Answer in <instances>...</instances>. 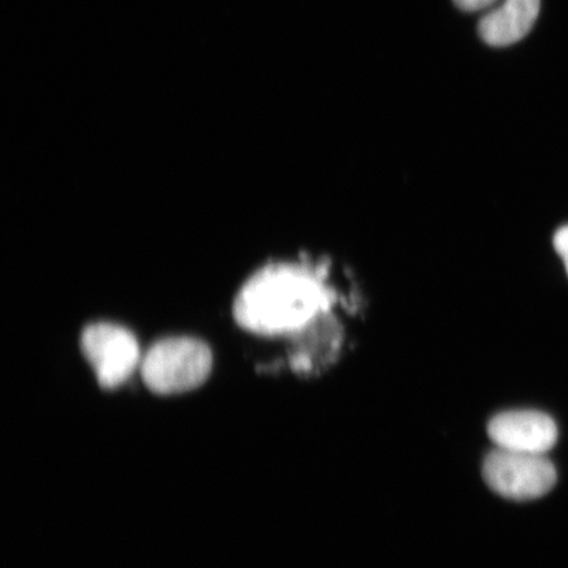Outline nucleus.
<instances>
[{
	"mask_svg": "<svg viewBox=\"0 0 568 568\" xmlns=\"http://www.w3.org/2000/svg\"><path fill=\"white\" fill-rule=\"evenodd\" d=\"M371 307L355 270L331 253L274 260L248 276L233 301V317L252 335L286 338L290 346L320 333L349 331Z\"/></svg>",
	"mask_w": 568,
	"mask_h": 568,
	"instance_id": "1",
	"label": "nucleus"
},
{
	"mask_svg": "<svg viewBox=\"0 0 568 568\" xmlns=\"http://www.w3.org/2000/svg\"><path fill=\"white\" fill-rule=\"evenodd\" d=\"M210 346L186 336L158 341L142 355L140 373L145 386L158 395H178L201 387L212 372Z\"/></svg>",
	"mask_w": 568,
	"mask_h": 568,
	"instance_id": "2",
	"label": "nucleus"
},
{
	"mask_svg": "<svg viewBox=\"0 0 568 568\" xmlns=\"http://www.w3.org/2000/svg\"><path fill=\"white\" fill-rule=\"evenodd\" d=\"M81 349L104 389L122 387L141 366L139 341L122 325L106 322L88 325L81 335Z\"/></svg>",
	"mask_w": 568,
	"mask_h": 568,
	"instance_id": "3",
	"label": "nucleus"
},
{
	"mask_svg": "<svg viewBox=\"0 0 568 568\" xmlns=\"http://www.w3.org/2000/svg\"><path fill=\"white\" fill-rule=\"evenodd\" d=\"M483 477L496 494L525 501L548 494L556 486L557 470L546 456L496 447L483 465Z\"/></svg>",
	"mask_w": 568,
	"mask_h": 568,
	"instance_id": "4",
	"label": "nucleus"
},
{
	"mask_svg": "<svg viewBox=\"0 0 568 568\" xmlns=\"http://www.w3.org/2000/svg\"><path fill=\"white\" fill-rule=\"evenodd\" d=\"M497 449L545 456L557 444L558 428L552 418L538 410H509L488 425Z\"/></svg>",
	"mask_w": 568,
	"mask_h": 568,
	"instance_id": "5",
	"label": "nucleus"
},
{
	"mask_svg": "<svg viewBox=\"0 0 568 568\" xmlns=\"http://www.w3.org/2000/svg\"><path fill=\"white\" fill-rule=\"evenodd\" d=\"M541 0H506L499 9L483 17L479 36L491 47H508L525 38L535 26Z\"/></svg>",
	"mask_w": 568,
	"mask_h": 568,
	"instance_id": "6",
	"label": "nucleus"
},
{
	"mask_svg": "<svg viewBox=\"0 0 568 568\" xmlns=\"http://www.w3.org/2000/svg\"><path fill=\"white\" fill-rule=\"evenodd\" d=\"M552 245L560 260L564 261L568 274V225L562 226V229H559L556 234H554Z\"/></svg>",
	"mask_w": 568,
	"mask_h": 568,
	"instance_id": "7",
	"label": "nucleus"
},
{
	"mask_svg": "<svg viewBox=\"0 0 568 568\" xmlns=\"http://www.w3.org/2000/svg\"><path fill=\"white\" fill-rule=\"evenodd\" d=\"M494 2L495 0H454L458 9L467 12L480 11Z\"/></svg>",
	"mask_w": 568,
	"mask_h": 568,
	"instance_id": "8",
	"label": "nucleus"
}]
</instances>
